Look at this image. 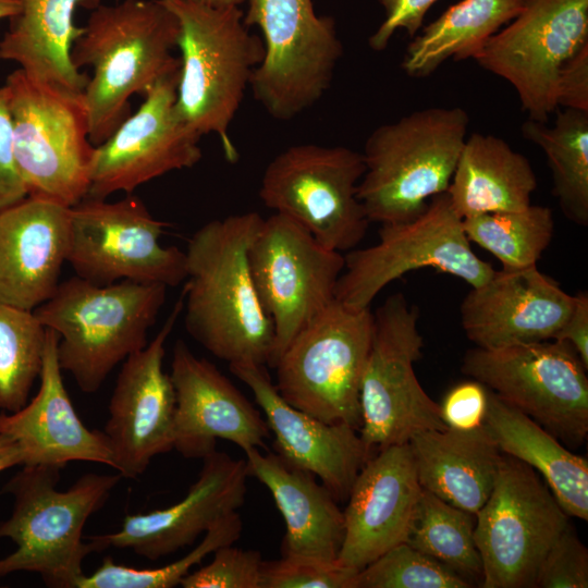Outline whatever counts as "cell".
I'll list each match as a JSON object with an SVG mask.
<instances>
[{
  "label": "cell",
  "mask_w": 588,
  "mask_h": 588,
  "mask_svg": "<svg viewBox=\"0 0 588 588\" xmlns=\"http://www.w3.org/2000/svg\"><path fill=\"white\" fill-rule=\"evenodd\" d=\"M245 460L213 451L203 458L197 480L175 504L147 513L126 515L119 530L88 536L96 551L132 550L156 561L192 544L201 534L244 504Z\"/></svg>",
  "instance_id": "ffe728a7"
},
{
  "label": "cell",
  "mask_w": 588,
  "mask_h": 588,
  "mask_svg": "<svg viewBox=\"0 0 588 588\" xmlns=\"http://www.w3.org/2000/svg\"><path fill=\"white\" fill-rule=\"evenodd\" d=\"M586 45L588 0H525L474 60L515 88L530 120L547 123L559 109L560 71Z\"/></svg>",
  "instance_id": "e0dca14e"
},
{
  "label": "cell",
  "mask_w": 588,
  "mask_h": 588,
  "mask_svg": "<svg viewBox=\"0 0 588 588\" xmlns=\"http://www.w3.org/2000/svg\"><path fill=\"white\" fill-rule=\"evenodd\" d=\"M71 208L26 197L0 210V303L34 311L60 282Z\"/></svg>",
  "instance_id": "484cf974"
},
{
  "label": "cell",
  "mask_w": 588,
  "mask_h": 588,
  "mask_svg": "<svg viewBox=\"0 0 588 588\" xmlns=\"http://www.w3.org/2000/svg\"><path fill=\"white\" fill-rule=\"evenodd\" d=\"M22 464L23 454L17 442L10 436L0 433V473Z\"/></svg>",
  "instance_id": "7dc6e473"
},
{
  "label": "cell",
  "mask_w": 588,
  "mask_h": 588,
  "mask_svg": "<svg viewBox=\"0 0 588 588\" xmlns=\"http://www.w3.org/2000/svg\"><path fill=\"white\" fill-rule=\"evenodd\" d=\"M13 155L28 197L65 207L87 196L95 146L82 94L8 75Z\"/></svg>",
  "instance_id": "52a82bcc"
},
{
  "label": "cell",
  "mask_w": 588,
  "mask_h": 588,
  "mask_svg": "<svg viewBox=\"0 0 588 588\" xmlns=\"http://www.w3.org/2000/svg\"><path fill=\"white\" fill-rule=\"evenodd\" d=\"M195 3H199L206 7L210 8H230V7H240L242 3L246 2L247 0H189Z\"/></svg>",
  "instance_id": "c3c4849f"
},
{
  "label": "cell",
  "mask_w": 588,
  "mask_h": 588,
  "mask_svg": "<svg viewBox=\"0 0 588 588\" xmlns=\"http://www.w3.org/2000/svg\"><path fill=\"white\" fill-rule=\"evenodd\" d=\"M470 242L495 256L504 270L537 266L553 235V215L547 206L488 212L462 219Z\"/></svg>",
  "instance_id": "e575fe53"
},
{
  "label": "cell",
  "mask_w": 588,
  "mask_h": 588,
  "mask_svg": "<svg viewBox=\"0 0 588 588\" xmlns=\"http://www.w3.org/2000/svg\"><path fill=\"white\" fill-rule=\"evenodd\" d=\"M175 391L174 449L187 458H204L228 440L243 451L265 446L270 430L260 412L212 363L197 357L183 340L173 347Z\"/></svg>",
  "instance_id": "44dd1931"
},
{
  "label": "cell",
  "mask_w": 588,
  "mask_h": 588,
  "mask_svg": "<svg viewBox=\"0 0 588 588\" xmlns=\"http://www.w3.org/2000/svg\"><path fill=\"white\" fill-rule=\"evenodd\" d=\"M537 179L529 160L502 138L473 133L466 137L446 191L463 219L516 211L531 204Z\"/></svg>",
  "instance_id": "4dcf8cb0"
},
{
  "label": "cell",
  "mask_w": 588,
  "mask_h": 588,
  "mask_svg": "<svg viewBox=\"0 0 588 588\" xmlns=\"http://www.w3.org/2000/svg\"><path fill=\"white\" fill-rule=\"evenodd\" d=\"M248 262L273 323V367L293 338L335 299L345 259L292 219L274 212L264 219L255 235Z\"/></svg>",
  "instance_id": "2e32d148"
},
{
  "label": "cell",
  "mask_w": 588,
  "mask_h": 588,
  "mask_svg": "<svg viewBox=\"0 0 588 588\" xmlns=\"http://www.w3.org/2000/svg\"><path fill=\"white\" fill-rule=\"evenodd\" d=\"M177 79L179 73L154 85L137 111L95 146L86 197L131 194L144 183L200 161L201 136L176 109Z\"/></svg>",
  "instance_id": "ac0fdd59"
},
{
  "label": "cell",
  "mask_w": 588,
  "mask_h": 588,
  "mask_svg": "<svg viewBox=\"0 0 588 588\" xmlns=\"http://www.w3.org/2000/svg\"><path fill=\"white\" fill-rule=\"evenodd\" d=\"M364 171L362 152L348 147L292 145L266 167L259 197L324 247L347 253L363 241L370 223L357 197Z\"/></svg>",
  "instance_id": "8fae6325"
},
{
  "label": "cell",
  "mask_w": 588,
  "mask_h": 588,
  "mask_svg": "<svg viewBox=\"0 0 588 588\" xmlns=\"http://www.w3.org/2000/svg\"><path fill=\"white\" fill-rule=\"evenodd\" d=\"M587 587L588 550L568 524L543 559L535 588Z\"/></svg>",
  "instance_id": "60d3db41"
},
{
  "label": "cell",
  "mask_w": 588,
  "mask_h": 588,
  "mask_svg": "<svg viewBox=\"0 0 588 588\" xmlns=\"http://www.w3.org/2000/svg\"><path fill=\"white\" fill-rule=\"evenodd\" d=\"M229 368L261 408L277 454L319 478L338 501H346L359 470L372 456L358 431L346 424L324 422L289 404L264 365L232 364Z\"/></svg>",
  "instance_id": "7402d4cb"
},
{
  "label": "cell",
  "mask_w": 588,
  "mask_h": 588,
  "mask_svg": "<svg viewBox=\"0 0 588 588\" xmlns=\"http://www.w3.org/2000/svg\"><path fill=\"white\" fill-rule=\"evenodd\" d=\"M58 334L47 329L39 389L21 409L0 412V433L20 445L22 466L62 469L71 462H89L114 468L106 434L87 428L70 399L58 359Z\"/></svg>",
  "instance_id": "d4e9b609"
},
{
  "label": "cell",
  "mask_w": 588,
  "mask_h": 588,
  "mask_svg": "<svg viewBox=\"0 0 588 588\" xmlns=\"http://www.w3.org/2000/svg\"><path fill=\"white\" fill-rule=\"evenodd\" d=\"M475 516L481 588H535L543 559L569 524L535 469L504 453L493 489Z\"/></svg>",
  "instance_id": "5bb4252c"
},
{
  "label": "cell",
  "mask_w": 588,
  "mask_h": 588,
  "mask_svg": "<svg viewBox=\"0 0 588 588\" xmlns=\"http://www.w3.org/2000/svg\"><path fill=\"white\" fill-rule=\"evenodd\" d=\"M574 299L537 266L495 270L463 298L461 323L480 348L554 340Z\"/></svg>",
  "instance_id": "603a6c76"
},
{
  "label": "cell",
  "mask_w": 588,
  "mask_h": 588,
  "mask_svg": "<svg viewBox=\"0 0 588 588\" xmlns=\"http://www.w3.org/2000/svg\"><path fill=\"white\" fill-rule=\"evenodd\" d=\"M421 490L408 443L377 451L359 470L346 499L336 561L359 571L405 542Z\"/></svg>",
  "instance_id": "cb8c5ba5"
},
{
  "label": "cell",
  "mask_w": 588,
  "mask_h": 588,
  "mask_svg": "<svg viewBox=\"0 0 588 588\" xmlns=\"http://www.w3.org/2000/svg\"><path fill=\"white\" fill-rule=\"evenodd\" d=\"M167 225L136 196L85 197L71 207L66 261L75 275L98 285L131 280L177 286L186 279V257L161 244Z\"/></svg>",
  "instance_id": "9a60e30c"
},
{
  "label": "cell",
  "mask_w": 588,
  "mask_h": 588,
  "mask_svg": "<svg viewBox=\"0 0 588 588\" xmlns=\"http://www.w3.org/2000/svg\"><path fill=\"white\" fill-rule=\"evenodd\" d=\"M525 0H461L415 35L402 61L412 77L431 75L452 59H474L488 40L509 24Z\"/></svg>",
  "instance_id": "1f68e13d"
},
{
  "label": "cell",
  "mask_w": 588,
  "mask_h": 588,
  "mask_svg": "<svg viewBox=\"0 0 588 588\" xmlns=\"http://www.w3.org/2000/svg\"><path fill=\"white\" fill-rule=\"evenodd\" d=\"M261 553L254 549L223 546L207 565L188 573L183 588H260Z\"/></svg>",
  "instance_id": "ab89813d"
},
{
  "label": "cell",
  "mask_w": 588,
  "mask_h": 588,
  "mask_svg": "<svg viewBox=\"0 0 588 588\" xmlns=\"http://www.w3.org/2000/svg\"><path fill=\"white\" fill-rule=\"evenodd\" d=\"M357 572L338 561L282 556L262 562L260 588H353Z\"/></svg>",
  "instance_id": "f35d334b"
},
{
  "label": "cell",
  "mask_w": 588,
  "mask_h": 588,
  "mask_svg": "<svg viewBox=\"0 0 588 588\" xmlns=\"http://www.w3.org/2000/svg\"><path fill=\"white\" fill-rule=\"evenodd\" d=\"M378 235L376 244L344 256L335 299L350 308H369L381 290L413 270L433 268L471 287L485 283L495 271L473 252L446 192L430 198L416 218L381 224Z\"/></svg>",
  "instance_id": "7c38bea8"
},
{
  "label": "cell",
  "mask_w": 588,
  "mask_h": 588,
  "mask_svg": "<svg viewBox=\"0 0 588 588\" xmlns=\"http://www.w3.org/2000/svg\"><path fill=\"white\" fill-rule=\"evenodd\" d=\"M483 427L501 453L541 474L568 516L588 520V463L526 414L488 389Z\"/></svg>",
  "instance_id": "f546056e"
},
{
  "label": "cell",
  "mask_w": 588,
  "mask_h": 588,
  "mask_svg": "<svg viewBox=\"0 0 588 588\" xmlns=\"http://www.w3.org/2000/svg\"><path fill=\"white\" fill-rule=\"evenodd\" d=\"M419 310L403 293L387 297L373 313V333L364 369L359 403V437L370 455L416 434L448 428L440 405L420 385L414 363L421 357L424 339Z\"/></svg>",
  "instance_id": "30bf717a"
},
{
  "label": "cell",
  "mask_w": 588,
  "mask_h": 588,
  "mask_svg": "<svg viewBox=\"0 0 588 588\" xmlns=\"http://www.w3.org/2000/svg\"><path fill=\"white\" fill-rule=\"evenodd\" d=\"M440 405L448 428L471 430L483 425L488 407V388L471 379L454 385Z\"/></svg>",
  "instance_id": "b9f144b4"
},
{
  "label": "cell",
  "mask_w": 588,
  "mask_h": 588,
  "mask_svg": "<svg viewBox=\"0 0 588 588\" xmlns=\"http://www.w3.org/2000/svg\"><path fill=\"white\" fill-rule=\"evenodd\" d=\"M249 476L270 491L285 534L282 556L338 560L344 539V515L338 500L316 476L286 463L277 453L244 450Z\"/></svg>",
  "instance_id": "4316f807"
},
{
  "label": "cell",
  "mask_w": 588,
  "mask_h": 588,
  "mask_svg": "<svg viewBox=\"0 0 588 588\" xmlns=\"http://www.w3.org/2000/svg\"><path fill=\"white\" fill-rule=\"evenodd\" d=\"M179 35L176 16L160 0H122L91 11L71 57L76 69H93L82 96L94 146L130 115L133 95L179 73Z\"/></svg>",
  "instance_id": "7a4b0ae2"
},
{
  "label": "cell",
  "mask_w": 588,
  "mask_h": 588,
  "mask_svg": "<svg viewBox=\"0 0 588 588\" xmlns=\"http://www.w3.org/2000/svg\"><path fill=\"white\" fill-rule=\"evenodd\" d=\"M17 9L16 0H0V21L11 19L17 12Z\"/></svg>",
  "instance_id": "681fc988"
},
{
  "label": "cell",
  "mask_w": 588,
  "mask_h": 588,
  "mask_svg": "<svg viewBox=\"0 0 588 588\" xmlns=\"http://www.w3.org/2000/svg\"><path fill=\"white\" fill-rule=\"evenodd\" d=\"M466 580L406 542L359 569L353 588H469Z\"/></svg>",
  "instance_id": "74e56055"
},
{
  "label": "cell",
  "mask_w": 588,
  "mask_h": 588,
  "mask_svg": "<svg viewBox=\"0 0 588 588\" xmlns=\"http://www.w3.org/2000/svg\"><path fill=\"white\" fill-rule=\"evenodd\" d=\"M167 289L131 280L98 285L74 275L34 314L59 336L62 371L83 392L95 393L118 364L147 345Z\"/></svg>",
  "instance_id": "277c9868"
},
{
  "label": "cell",
  "mask_w": 588,
  "mask_h": 588,
  "mask_svg": "<svg viewBox=\"0 0 588 588\" xmlns=\"http://www.w3.org/2000/svg\"><path fill=\"white\" fill-rule=\"evenodd\" d=\"M47 329L34 311L0 303V412L14 413L38 380Z\"/></svg>",
  "instance_id": "d590c367"
},
{
  "label": "cell",
  "mask_w": 588,
  "mask_h": 588,
  "mask_svg": "<svg viewBox=\"0 0 588 588\" xmlns=\"http://www.w3.org/2000/svg\"><path fill=\"white\" fill-rule=\"evenodd\" d=\"M373 333L370 308L334 299L290 342L272 368L279 394L328 424L362 426L360 383Z\"/></svg>",
  "instance_id": "ba28073f"
},
{
  "label": "cell",
  "mask_w": 588,
  "mask_h": 588,
  "mask_svg": "<svg viewBox=\"0 0 588 588\" xmlns=\"http://www.w3.org/2000/svg\"><path fill=\"white\" fill-rule=\"evenodd\" d=\"M61 469L24 465L1 492L13 497L9 518L0 523V539L16 544L0 559V577L15 572L38 574L51 588H75L85 558L96 551L84 541L87 519L108 500L122 476L85 474L69 489H58Z\"/></svg>",
  "instance_id": "3957f363"
},
{
  "label": "cell",
  "mask_w": 588,
  "mask_h": 588,
  "mask_svg": "<svg viewBox=\"0 0 588 588\" xmlns=\"http://www.w3.org/2000/svg\"><path fill=\"white\" fill-rule=\"evenodd\" d=\"M476 516L422 489L405 542L481 587L482 561L475 541Z\"/></svg>",
  "instance_id": "836d02e7"
},
{
  "label": "cell",
  "mask_w": 588,
  "mask_h": 588,
  "mask_svg": "<svg viewBox=\"0 0 588 588\" xmlns=\"http://www.w3.org/2000/svg\"><path fill=\"white\" fill-rule=\"evenodd\" d=\"M244 24L261 32L264 58L250 85L275 120H291L329 89L343 56L334 20L316 14L313 0H247Z\"/></svg>",
  "instance_id": "9c48e42d"
},
{
  "label": "cell",
  "mask_w": 588,
  "mask_h": 588,
  "mask_svg": "<svg viewBox=\"0 0 588 588\" xmlns=\"http://www.w3.org/2000/svg\"><path fill=\"white\" fill-rule=\"evenodd\" d=\"M160 2L180 25L177 112L200 136L216 134L225 158L234 162L237 150L229 127L264 58L262 40L248 30L240 7L217 9L189 0Z\"/></svg>",
  "instance_id": "8992f818"
},
{
  "label": "cell",
  "mask_w": 588,
  "mask_h": 588,
  "mask_svg": "<svg viewBox=\"0 0 588 588\" xmlns=\"http://www.w3.org/2000/svg\"><path fill=\"white\" fill-rule=\"evenodd\" d=\"M242 530V518L238 512H233L215 523L193 550L172 563L161 567L136 568L117 564L111 556H106L93 573L79 577L75 588L175 587L208 554L223 546L233 544L241 537Z\"/></svg>",
  "instance_id": "8d00e7d4"
},
{
  "label": "cell",
  "mask_w": 588,
  "mask_h": 588,
  "mask_svg": "<svg viewBox=\"0 0 588 588\" xmlns=\"http://www.w3.org/2000/svg\"><path fill=\"white\" fill-rule=\"evenodd\" d=\"M461 369L564 443L578 446L585 441L587 369L567 342L476 346L466 352Z\"/></svg>",
  "instance_id": "4fadbf2b"
},
{
  "label": "cell",
  "mask_w": 588,
  "mask_h": 588,
  "mask_svg": "<svg viewBox=\"0 0 588 588\" xmlns=\"http://www.w3.org/2000/svg\"><path fill=\"white\" fill-rule=\"evenodd\" d=\"M408 444L420 487L476 515L493 489L502 455L483 425L426 430Z\"/></svg>",
  "instance_id": "83f0119b"
},
{
  "label": "cell",
  "mask_w": 588,
  "mask_h": 588,
  "mask_svg": "<svg viewBox=\"0 0 588 588\" xmlns=\"http://www.w3.org/2000/svg\"><path fill=\"white\" fill-rule=\"evenodd\" d=\"M16 1L17 12L0 39V61L16 63L36 82L83 94L89 77L75 68L71 57L83 32L74 20L83 0Z\"/></svg>",
  "instance_id": "f1b7e54d"
},
{
  "label": "cell",
  "mask_w": 588,
  "mask_h": 588,
  "mask_svg": "<svg viewBox=\"0 0 588 588\" xmlns=\"http://www.w3.org/2000/svg\"><path fill=\"white\" fill-rule=\"evenodd\" d=\"M469 117L460 107L416 110L375 128L362 152L364 174L357 185L370 222L416 218L450 186L467 137Z\"/></svg>",
  "instance_id": "5b68a950"
},
{
  "label": "cell",
  "mask_w": 588,
  "mask_h": 588,
  "mask_svg": "<svg viewBox=\"0 0 588 588\" xmlns=\"http://www.w3.org/2000/svg\"><path fill=\"white\" fill-rule=\"evenodd\" d=\"M264 218L255 211L201 225L187 242L184 322L219 359L270 366L274 330L258 296L248 248Z\"/></svg>",
  "instance_id": "6da1fadb"
},
{
  "label": "cell",
  "mask_w": 588,
  "mask_h": 588,
  "mask_svg": "<svg viewBox=\"0 0 588 588\" xmlns=\"http://www.w3.org/2000/svg\"><path fill=\"white\" fill-rule=\"evenodd\" d=\"M573 308L554 340L567 342L588 368V294L577 293Z\"/></svg>",
  "instance_id": "bcb514c9"
},
{
  "label": "cell",
  "mask_w": 588,
  "mask_h": 588,
  "mask_svg": "<svg viewBox=\"0 0 588 588\" xmlns=\"http://www.w3.org/2000/svg\"><path fill=\"white\" fill-rule=\"evenodd\" d=\"M438 0H379L384 9V20L369 37L368 44L375 51L387 48L397 29L414 37L420 29L425 15Z\"/></svg>",
  "instance_id": "7bdbcfd3"
},
{
  "label": "cell",
  "mask_w": 588,
  "mask_h": 588,
  "mask_svg": "<svg viewBox=\"0 0 588 588\" xmlns=\"http://www.w3.org/2000/svg\"><path fill=\"white\" fill-rule=\"evenodd\" d=\"M182 291L163 326L142 350L123 360L103 428L122 478L135 479L154 457L174 449L175 391L163 370L166 342L183 311Z\"/></svg>",
  "instance_id": "d6986e66"
},
{
  "label": "cell",
  "mask_w": 588,
  "mask_h": 588,
  "mask_svg": "<svg viewBox=\"0 0 588 588\" xmlns=\"http://www.w3.org/2000/svg\"><path fill=\"white\" fill-rule=\"evenodd\" d=\"M558 107L588 112V45L562 66L556 86Z\"/></svg>",
  "instance_id": "f6af8a7d"
},
{
  "label": "cell",
  "mask_w": 588,
  "mask_h": 588,
  "mask_svg": "<svg viewBox=\"0 0 588 588\" xmlns=\"http://www.w3.org/2000/svg\"><path fill=\"white\" fill-rule=\"evenodd\" d=\"M551 126L528 119L522 135L539 146L552 172L553 195L563 215L588 224V112L558 109Z\"/></svg>",
  "instance_id": "d6a6232c"
},
{
  "label": "cell",
  "mask_w": 588,
  "mask_h": 588,
  "mask_svg": "<svg viewBox=\"0 0 588 588\" xmlns=\"http://www.w3.org/2000/svg\"><path fill=\"white\" fill-rule=\"evenodd\" d=\"M26 197V189L14 161L9 90L3 85L0 87V210Z\"/></svg>",
  "instance_id": "ee69618b"
}]
</instances>
